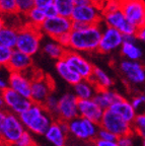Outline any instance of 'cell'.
I'll return each instance as SVG.
<instances>
[{
	"instance_id": "1",
	"label": "cell",
	"mask_w": 145,
	"mask_h": 146,
	"mask_svg": "<svg viewBox=\"0 0 145 146\" xmlns=\"http://www.w3.org/2000/svg\"><path fill=\"white\" fill-rule=\"evenodd\" d=\"M104 27L102 25H86L82 30L70 33V46L68 50L75 52H94L98 51Z\"/></svg>"
},
{
	"instance_id": "2",
	"label": "cell",
	"mask_w": 145,
	"mask_h": 146,
	"mask_svg": "<svg viewBox=\"0 0 145 146\" xmlns=\"http://www.w3.org/2000/svg\"><path fill=\"white\" fill-rule=\"evenodd\" d=\"M27 132L35 135H45L53 122L56 120L43 105L33 104L27 112L19 116Z\"/></svg>"
},
{
	"instance_id": "3",
	"label": "cell",
	"mask_w": 145,
	"mask_h": 146,
	"mask_svg": "<svg viewBox=\"0 0 145 146\" xmlns=\"http://www.w3.org/2000/svg\"><path fill=\"white\" fill-rule=\"evenodd\" d=\"M27 132L19 116L6 110L0 113V137L1 143L14 145Z\"/></svg>"
},
{
	"instance_id": "4",
	"label": "cell",
	"mask_w": 145,
	"mask_h": 146,
	"mask_svg": "<svg viewBox=\"0 0 145 146\" xmlns=\"http://www.w3.org/2000/svg\"><path fill=\"white\" fill-rule=\"evenodd\" d=\"M42 36L43 34L40 29L25 23L18 29L17 44L15 49L33 57L41 49Z\"/></svg>"
},
{
	"instance_id": "5",
	"label": "cell",
	"mask_w": 145,
	"mask_h": 146,
	"mask_svg": "<svg viewBox=\"0 0 145 146\" xmlns=\"http://www.w3.org/2000/svg\"><path fill=\"white\" fill-rule=\"evenodd\" d=\"M1 111H4V109L8 112L15 114L17 116H21L25 112H27L33 106V102L31 98H27L21 94H17L16 91L12 90L10 88H7L5 90L1 91Z\"/></svg>"
},
{
	"instance_id": "6",
	"label": "cell",
	"mask_w": 145,
	"mask_h": 146,
	"mask_svg": "<svg viewBox=\"0 0 145 146\" xmlns=\"http://www.w3.org/2000/svg\"><path fill=\"white\" fill-rule=\"evenodd\" d=\"M100 129V124L89 121L82 117H77L74 120L68 122L69 134L83 141H90V140L95 141L98 138Z\"/></svg>"
},
{
	"instance_id": "7",
	"label": "cell",
	"mask_w": 145,
	"mask_h": 146,
	"mask_svg": "<svg viewBox=\"0 0 145 146\" xmlns=\"http://www.w3.org/2000/svg\"><path fill=\"white\" fill-rule=\"evenodd\" d=\"M73 21L71 18L57 15L55 17L47 18L41 25L40 30L42 34L48 36L50 39L57 40L59 36L72 32Z\"/></svg>"
},
{
	"instance_id": "8",
	"label": "cell",
	"mask_w": 145,
	"mask_h": 146,
	"mask_svg": "<svg viewBox=\"0 0 145 146\" xmlns=\"http://www.w3.org/2000/svg\"><path fill=\"white\" fill-rule=\"evenodd\" d=\"M78 102L79 100L75 96L74 94H71V92H67L61 96L59 98L55 119L68 123L77 117H79Z\"/></svg>"
},
{
	"instance_id": "9",
	"label": "cell",
	"mask_w": 145,
	"mask_h": 146,
	"mask_svg": "<svg viewBox=\"0 0 145 146\" xmlns=\"http://www.w3.org/2000/svg\"><path fill=\"white\" fill-rule=\"evenodd\" d=\"M100 128H104L106 130L112 132L118 138L121 136H124V135L134 134L132 124L124 121L121 117L113 113L111 110L104 111V117L100 121Z\"/></svg>"
},
{
	"instance_id": "10",
	"label": "cell",
	"mask_w": 145,
	"mask_h": 146,
	"mask_svg": "<svg viewBox=\"0 0 145 146\" xmlns=\"http://www.w3.org/2000/svg\"><path fill=\"white\" fill-rule=\"evenodd\" d=\"M53 87L54 84L50 78L36 72L32 82V102L37 105H44L47 98L52 94Z\"/></svg>"
},
{
	"instance_id": "11",
	"label": "cell",
	"mask_w": 145,
	"mask_h": 146,
	"mask_svg": "<svg viewBox=\"0 0 145 146\" xmlns=\"http://www.w3.org/2000/svg\"><path fill=\"white\" fill-rule=\"evenodd\" d=\"M71 19L73 23H81L86 25H100L102 23V7L98 4L75 6Z\"/></svg>"
},
{
	"instance_id": "12",
	"label": "cell",
	"mask_w": 145,
	"mask_h": 146,
	"mask_svg": "<svg viewBox=\"0 0 145 146\" xmlns=\"http://www.w3.org/2000/svg\"><path fill=\"white\" fill-rule=\"evenodd\" d=\"M121 10L128 21L137 29L145 25L144 0H124L121 3Z\"/></svg>"
},
{
	"instance_id": "13",
	"label": "cell",
	"mask_w": 145,
	"mask_h": 146,
	"mask_svg": "<svg viewBox=\"0 0 145 146\" xmlns=\"http://www.w3.org/2000/svg\"><path fill=\"white\" fill-rule=\"evenodd\" d=\"M64 60L82 79H90L94 70V66L80 53L67 50L64 56Z\"/></svg>"
},
{
	"instance_id": "14",
	"label": "cell",
	"mask_w": 145,
	"mask_h": 146,
	"mask_svg": "<svg viewBox=\"0 0 145 146\" xmlns=\"http://www.w3.org/2000/svg\"><path fill=\"white\" fill-rule=\"evenodd\" d=\"M124 44V35L116 29L104 27L102 30V39L98 46V52L102 54H109L118 50Z\"/></svg>"
},
{
	"instance_id": "15",
	"label": "cell",
	"mask_w": 145,
	"mask_h": 146,
	"mask_svg": "<svg viewBox=\"0 0 145 146\" xmlns=\"http://www.w3.org/2000/svg\"><path fill=\"white\" fill-rule=\"evenodd\" d=\"M102 21L107 27L116 29L117 31L122 33L124 36L136 35L137 31H138V29L126 18L122 10L113 12V13L102 14Z\"/></svg>"
},
{
	"instance_id": "16",
	"label": "cell",
	"mask_w": 145,
	"mask_h": 146,
	"mask_svg": "<svg viewBox=\"0 0 145 146\" xmlns=\"http://www.w3.org/2000/svg\"><path fill=\"white\" fill-rule=\"evenodd\" d=\"M35 74V73H34ZM34 75L29 74V72H9L8 84L9 88L16 91L27 98H31L32 96V82Z\"/></svg>"
},
{
	"instance_id": "17",
	"label": "cell",
	"mask_w": 145,
	"mask_h": 146,
	"mask_svg": "<svg viewBox=\"0 0 145 146\" xmlns=\"http://www.w3.org/2000/svg\"><path fill=\"white\" fill-rule=\"evenodd\" d=\"M120 70L131 84L141 85L145 83V68L138 61L123 60L120 63Z\"/></svg>"
},
{
	"instance_id": "18",
	"label": "cell",
	"mask_w": 145,
	"mask_h": 146,
	"mask_svg": "<svg viewBox=\"0 0 145 146\" xmlns=\"http://www.w3.org/2000/svg\"><path fill=\"white\" fill-rule=\"evenodd\" d=\"M68 135V123L55 120L44 136L53 146H66Z\"/></svg>"
},
{
	"instance_id": "19",
	"label": "cell",
	"mask_w": 145,
	"mask_h": 146,
	"mask_svg": "<svg viewBox=\"0 0 145 146\" xmlns=\"http://www.w3.org/2000/svg\"><path fill=\"white\" fill-rule=\"evenodd\" d=\"M78 112L79 117L87 119L96 124H100L104 117V111L96 104L93 98L91 100H81L78 102Z\"/></svg>"
},
{
	"instance_id": "20",
	"label": "cell",
	"mask_w": 145,
	"mask_h": 146,
	"mask_svg": "<svg viewBox=\"0 0 145 146\" xmlns=\"http://www.w3.org/2000/svg\"><path fill=\"white\" fill-rule=\"evenodd\" d=\"M33 67L32 56L25 54L18 50H13V54L10 59V62L7 65V70L9 72H29Z\"/></svg>"
},
{
	"instance_id": "21",
	"label": "cell",
	"mask_w": 145,
	"mask_h": 146,
	"mask_svg": "<svg viewBox=\"0 0 145 146\" xmlns=\"http://www.w3.org/2000/svg\"><path fill=\"white\" fill-rule=\"evenodd\" d=\"M110 110L129 124H133L137 116V111L132 106L131 100H128L124 98L114 104Z\"/></svg>"
},
{
	"instance_id": "22",
	"label": "cell",
	"mask_w": 145,
	"mask_h": 146,
	"mask_svg": "<svg viewBox=\"0 0 145 146\" xmlns=\"http://www.w3.org/2000/svg\"><path fill=\"white\" fill-rule=\"evenodd\" d=\"M122 98L123 96L117 91L113 89H106V90H98L93 100L104 111H107L111 109L114 104H116Z\"/></svg>"
},
{
	"instance_id": "23",
	"label": "cell",
	"mask_w": 145,
	"mask_h": 146,
	"mask_svg": "<svg viewBox=\"0 0 145 146\" xmlns=\"http://www.w3.org/2000/svg\"><path fill=\"white\" fill-rule=\"evenodd\" d=\"M55 68H56L57 73L59 74L60 77L72 86H74L75 84H77L78 82L82 80V78L69 66L64 59L57 61L55 64Z\"/></svg>"
},
{
	"instance_id": "24",
	"label": "cell",
	"mask_w": 145,
	"mask_h": 146,
	"mask_svg": "<svg viewBox=\"0 0 145 146\" xmlns=\"http://www.w3.org/2000/svg\"><path fill=\"white\" fill-rule=\"evenodd\" d=\"M98 92V88L89 79H82L73 86V94L79 100H91Z\"/></svg>"
},
{
	"instance_id": "25",
	"label": "cell",
	"mask_w": 145,
	"mask_h": 146,
	"mask_svg": "<svg viewBox=\"0 0 145 146\" xmlns=\"http://www.w3.org/2000/svg\"><path fill=\"white\" fill-rule=\"evenodd\" d=\"M18 29L9 27L6 25H1L0 29V46L15 50L17 44Z\"/></svg>"
},
{
	"instance_id": "26",
	"label": "cell",
	"mask_w": 145,
	"mask_h": 146,
	"mask_svg": "<svg viewBox=\"0 0 145 146\" xmlns=\"http://www.w3.org/2000/svg\"><path fill=\"white\" fill-rule=\"evenodd\" d=\"M42 50H43L44 54H46L51 59L56 60V62L64 59V56L67 52V49L64 48L63 46L60 45L55 40L46 42L42 47Z\"/></svg>"
},
{
	"instance_id": "27",
	"label": "cell",
	"mask_w": 145,
	"mask_h": 146,
	"mask_svg": "<svg viewBox=\"0 0 145 146\" xmlns=\"http://www.w3.org/2000/svg\"><path fill=\"white\" fill-rule=\"evenodd\" d=\"M89 80L95 85L98 90L111 89V87L113 86V83H114L112 78L106 73V71L98 68V67H94L92 76H91Z\"/></svg>"
},
{
	"instance_id": "28",
	"label": "cell",
	"mask_w": 145,
	"mask_h": 146,
	"mask_svg": "<svg viewBox=\"0 0 145 146\" xmlns=\"http://www.w3.org/2000/svg\"><path fill=\"white\" fill-rule=\"evenodd\" d=\"M25 18H27V25L40 29L47 19V16H46L45 10L38 8V7H34L32 10H30L25 14Z\"/></svg>"
},
{
	"instance_id": "29",
	"label": "cell",
	"mask_w": 145,
	"mask_h": 146,
	"mask_svg": "<svg viewBox=\"0 0 145 146\" xmlns=\"http://www.w3.org/2000/svg\"><path fill=\"white\" fill-rule=\"evenodd\" d=\"M121 53L129 61H138L142 57V51L136 44L124 43L121 47Z\"/></svg>"
},
{
	"instance_id": "30",
	"label": "cell",
	"mask_w": 145,
	"mask_h": 146,
	"mask_svg": "<svg viewBox=\"0 0 145 146\" xmlns=\"http://www.w3.org/2000/svg\"><path fill=\"white\" fill-rule=\"evenodd\" d=\"M54 6L58 14L64 17L71 18L75 8L74 0H54Z\"/></svg>"
},
{
	"instance_id": "31",
	"label": "cell",
	"mask_w": 145,
	"mask_h": 146,
	"mask_svg": "<svg viewBox=\"0 0 145 146\" xmlns=\"http://www.w3.org/2000/svg\"><path fill=\"white\" fill-rule=\"evenodd\" d=\"M133 132L138 136L145 138V112H140L137 114L136 118L134 120L133 124Z\"/></svg>"
},
{
	"instance_id": "32",
	"label": "cell",
	"mask_w": 145,
	"mask_h": 146,
	"mask_svg": "<svg viewBox=\"0 0 145 146\" xmlns=\"http://www.w3.org/2000/svg\"><path fill=\"white\" fill-rule=\"evenodd\" d=\"M0 9L4 15H13L17 13L18 8L16 0H0Z\"/></svg>"
},
{
	"instance_id": "33",
	"label": "cell",
	"mask_w": 145,
	"mask_h": 146,
	"mask_svg": "<svg viewBox=\"0 0 145 146\" xmlns=\"http://www.w3.org/2000/svg\"><path fill=\"white\" fill-rule=\"evenodd\" d=\"M58 103H59V98H57L56 96L52 94L47 98V100H46L45 104L43 105L44 108H45L54 118H55V114H56V111H57V107H58Z\"/></svg>"
},
{
	"instance_id": "34",
	"label": "cell",
	"mask_w": 145,
	"mask_h": 146,
	"mask_svg": "<svg viewBox=\"0 0 145 146\" xmlns=\"http://www.w3.org/2000/svg\"><path fill=\"white\" fill-rule=\"evenodd\" d=\"M18 13L27 14L35 7V0H16Z\"/></svg>"
},
{
	"instance_id": "35",
	"label": "cell",
	"mask_w": 145,
	"mask_h": 146,
	"mask_svg": "<svg viewBox=\"0 0 145 146\" xmlns=\"http://www.w3.org/2000/svg\"><path fill=\"white\" fill-rule=\"evenodd\" d=\"M12 146H38V145H37L36 141H35L32 133L27 131V132L18 139V141Z\"/></svg>"
},
{
	"instance_id": "36",
	"label": "cell",
	"mask_w": 145,
	"mask_h": 146,
	"mask_svg": "<svg viewBox=\"0 0 145 146\" xmlns=\"http://www.w3.org/2000/svg\"><path fill=\"white\" fill-rule=\"evenodd\" d=\"M12 54H13L12 49L0 46V64L2 66L7 67V65H8V63L10 62V59L12 57Z\"/></svg>"
},
{
	"instance_id": "37",
	"label": "cell",
	"mask_w": 145,
	"mask_h": 146,
	"mask_svg": "<svg viewBox=\"0 0 145 146\" xmlns=\"http://www.w3.org/2000/svg\"><path fill=\"white\" fill-rule=\"evenodd\" d=\"M121 10V3L120 2H106L102 5V14L113 13V12Z\"/></svg>"
},
{
	"instance_id": "38",
	"label": "cell",
	"mask_w": 145,
	"mask_h": 146,
	"mask_svg": "<svg viewBox=\"0 0 145 146\" xmlns=\"http://www.w3.org/2000/svg\"><path fill=\"white\" fill-rule=\"evenodd\" d=\"M96 139L102 140V141H117L118 140V137L114 135L112 132L106 130L104 128H100V131H98V138Z\"/></svg>"
},
{
	"instance_id": "39",
	"label": "cell",
	"mask_w": 145,
	"mask_h": 146,
	"mask_svg": "<svg viewBox=\"0 0 145 146\" xmlns=\"http://www.w3.org/2000/svg\"><path fill=\"white\" fill-rule=\"evenodd\" d=\"M131 104L137 112L141 111V110L145 107V94H137V96H135L131 100Z\"/></svg>"
},
{
	"instance_id": "40",
	"label": "cell",
	"mask_w": 145,
	"mask_h": 146,
	"mask_svg": "<svg viewBox=\"0 0 145 146\" xmlns=\"http://www.w3.org/2000/svg\"><path fill=\"white\" fill-rule=\"evenodd\" d=\"M117 143L119 146H133V134L119 137Z\"/></svg>"
},
{
	"instance_id": "41",
	"label": "cell",
	"mask_w": 145,
	"mask_h": 146,
	"mask_svg": "<svg viewBox=\"0 0 145 146\" xmlns=\"http://www.w3.org/2000/svg\"><path fill=\"white\" fill-rule=\"evenodd\" d=\"M53 5H54V0H35V7H38L43 10Z\"/></svg>"
},
{
	"instance_id": "42",
	"label": "cell",
	"mask_w": 145,
	"mask_h": 146,
	"mask_svg": "<svg viewBox=\"0 0 145 146\" xmlns=\"http://www.w3.org/2000/svg\"><path fill=\"white\" fill-rule=\"evenodd\" d=\"M55 41H57L60 45H62L64 48H66L67 50H68L69 46H70V34L63 35V36H59V38H58L57 40H55Z\"/></svg>"
},
{
	"instance_id": "43",
	"label": "cell",
	"mask_w": 145,
	"mask_h": 146,
	"mask_svg": "<svg viewBox=\"0 0 145 146\" xmlns=\"http://www.w3.org/2000/svg\"><path fill=\"white\" fill-rule=\"evenodd\" d=\"M95 146H119L117 141H102V140L96 139L94 141Z\"/></svg>"
},
{
	"instance_id": "44",
	"label": "cell",
	"mask_w": 145,
	"mask_h": 146,
	"mask_svg": "<svg viewBox=\"0 0 145 146\" xmlns=\"http://www.w3.org/2000/svg\"><path fill=\"white\" fill-rule=\"evenodd\" d=\"M45 13H46L47 18L55 17V16L59 15V14H58V12H57V9L55 8L54 5H53V6H51V7H49V8L45 9Z\"/></svg>"
},
{
	"instance_id": "45",
	"label": "cell",
	"mask_w": 145,
	"mask_h": 146,
	"mask_svg": "<svg viewBox=\"0 0 145 146\" xmlns=\"http://www.w3.org/2000/svg\"><path fill=\"white\" fill-rule=\"evenodd\" d=\"M75 6H84V5L95 4V0H74Z\"/></svg>"
},
{
	"instance_id": "46",
	"label": "cell",
	"mask_w": 145,
	"mask_h": 146,
	"mask_svg": "<svg viewBox=\"0 0 145 146\" xmlns=\"http://www.w3.org/2000/svg\"><path fill=\"white\" fill-rule=\"evenodd\" d=\"M136 40H138L136 35H126V36H124V43L136 44Z\"/></svg>"
},
{
	"instance_id": "47",
	"label": "cell",
	"mask_w": 145,
	"mask_h": 146,
	"mask_svg": "<svg viewBox=\"0 0 145 146\" xmlns=\"http://www.w3.org/2000/svg\"><path fill=\"white\" fill-rule=\"evenodd\" d=\"M136 36H137V38H138V40H140V41L145 43V25H142L141 27H139L138 31H137Z\"/></svg>"
},
{
	"instance_id": "48",
	"label": "cell",
	"mask_w": 145,
	"mask_h": 146,
	"mask_svg": "<svg viewBox=\"0 0 145 146\" xmlns=\"http://www.w3.org/2000/svg\"><path fill=\"white\" fill-rule=\"evenodd\" d=\"M0 88H1V91H3V90H5V89L9 88L8 80H5V79H1V80H0Z\"/></svg>"
},
{
	"instance_id": "49",
	"label": "cell",
	"mask_w": 145,
	"mask_h": 146,
	"mask_svg": "<svg viewBox=\"0 0 145 146\" xmlns=\"http://www.w3.org/2000/svg\"><path fill=\"white\" fill-rule=\"evenodd\" d=\"M100 2H102V4H104V3L106 2H120L122 3L124 0H100Z\"/></svg>"
},
{
	"instance_id": "50",
	"label": "cell",
	"mask_w": 145,
	"mask_h": 146,
	"mask_svg": "<svg viewBox=\"0 0 145 146\" xmlns=\"http://www.w3.org/2000/svg\"><path fill=\"white\" fill-rule=\"evenodd\" d=\"M0 146H12V145H8V144H5V143H1Z\"/></svg>"
},
{
	"instance_id": "51",
	"label": "cell",
	"mask_w": 145,
	"mask_h": 146,
	"mask_svg": "<svg viewBox=\"0 0 145 146\" xmlns=\"http://www.w3.org/2000/svg\"><path fill=\"white\" fill-rule=\"evenodd\" d=\"M142 145H143V146H145V138H144V139H143V142H142Z\"/></svg>"
},
{
	"instance_id": "52",
	"label": "cell",
	"mask_w": 145,
	"mask_h": 146,
	"mask_svg": "<svg viewBox=\"0 0 145 146\" xmlns=\"http://www.w3.org/2000/svg\"><path fill=\"white\" fill-rule=\"evenodd\" d=\"M143 94H145V88H144V92H143Z\"/></svg>"
}]
</instances>
